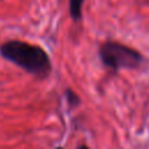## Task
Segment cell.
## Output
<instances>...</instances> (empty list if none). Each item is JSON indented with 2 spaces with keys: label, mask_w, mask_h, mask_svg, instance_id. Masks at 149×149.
Listing matches in <instances>:
<instances>
[{
  "label": "cell",
  "mask_w": 149,
  "mask_h": 149,
  "mask_svg": "<svg viewBox=\"0 0 149 149\" xmlns=\"http://www.w3.org/2000/svg\"><path fill=\"white\" fill-rule=\"evenodd\" d=\"M0 54L7 61L38 78H45L51 72L49 55L38 45L13 40L1 44Z\"/></svg>",
  "instance_id": "obj_1"
},
{
  "label": "cell",
  "mask_w": 149,
  "mask_h": 149,
  "mask_svg": "<svg viewBox=\"0 0 149 149\" xmlns=\"http://www.w3.org/2000/svg\"><path fill=\"white\" fill-rule=\"evenodd\" d=\"M99 58L105 66L114 71L137 69L143 62V56L137 50L114 41H107L100 45Z\"/></svg>",
  "instance_id": "obj_2"
},
{
  "label": "cell",
  "mask_w": 149,
  "mask_h": 149,
  "mask_svg": "<svg viewBox=\"0 0 149 149\" xmlns=\"http://www.w3.org/2000/svg\"><path fill=\"white\" fill-rule=\"evenodd\" d=\"M84 0H70V15L73 21H79L81 19V7Z\"/></svg>",
  "instance_id": "obj_3"
},
{
  "label": "cell",
  "mask_w": 149,
  "mask_h": 149,
  "mask_svg": "<svg viewBox=\"0 0 149 149\" xmlns=\"http://www.w3.org/2000/svg\"><path fill=\"white\" fill-rule=\"evenodd\" d=\"M65 97H66V101L70 107H76L80 104V98L78 97V94L70 88H68L65 91Z\"/></svg>",
  "instance_id": "obj_4"
},
{
  "label": "cell",
  "mask_w": 149,
  "mask_h": 149,
  "mask_svg": "<svg viewBox=\"0 0 149 149\" xmlns=\"http://www.w3.org/2000/svg\"><path fill=\"white\" fill-rule=\"evenodd\" d=\"M78 149H90L87 146H85V144H81V146H79V148Z\"/></svg>",
  "instance_id": "obj_5"
},
{
  "label": "cell",
  "mask_w": 149,
  "mask_h": 149,
  "mask_svg": "<svg viewBox=\"0 0 149 149\" xmlns=\"http://www.w3.org/2000/svg\"><path fill=\"white\" fill-rule=\"evenodd\" d=\"M56 149H63V148H62V147H57Z\"/></svg>",
  "instance_id": "obj_6"
}]
</instances>
